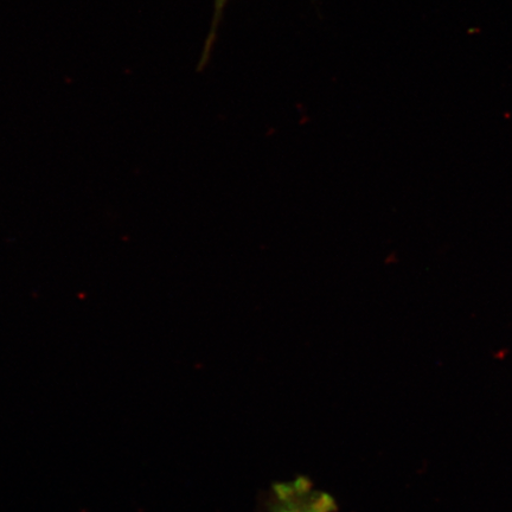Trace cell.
Returning a JSON list of instances; mask_svg holds the SVG:
<instances>
[{
  "instance_id": "cell-1",
  "label": "cell",
  "mask_w": 512,
  "mask_h": 512,
  "mask_svg": "<svg viewBox=\"0 0 512 512\" xmlns=\"http://www.w3.org/2000/svg\"><path fill=\"white\" fill-rule=\"evenodd\" d=\"M270 512H335L334 497L313 488L305 477L273 485Z\"/></svg>"
}]
</instances>
